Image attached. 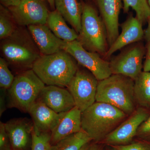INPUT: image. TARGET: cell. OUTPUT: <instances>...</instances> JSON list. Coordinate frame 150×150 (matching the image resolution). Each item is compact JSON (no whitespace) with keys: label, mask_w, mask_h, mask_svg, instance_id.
<instances>
[{"label":"cell","mask_w":150,"mask_h":150,"mask_svg":"<svg viewBox=\"0 0 150 150\" xmlns=\"http://www.w3.org/2000/svg\"><path fill=\"white\" fill-rule=\"evenodd\" d=\"M66 21L56 10L49 13L46 25L54 35L67 42L78 39L79 33L74 28L69 27Z\"/></svg>","instance_id":"ffe728a7"},{"label":"cell","mask_w":150,"mask_h":150,"mask_svg":"<svg viewBox=\"0 0 150 150\" xmlns=\"http://www.w3.org/2000/svg\"><path fill=\"white\" fill-rule=\"evenodd\" d=\"M124 13L132 8L136 13V17L142 24L147 21L150 17V7L147 0H123Z\"/></svg>","instance_id":"603a6c76"},{"label":"cell","mask_w":150,"mask_h":150,"mask_svg":"<svg viewBox=\"0 0 150 150\" xmlns=\"http://www.w3.org/2000/svg\"><path fill=\"white\" fill-rule=\"evenodd\" d=\"M103 148L102 143L93 142L91 144L88 150H103Z\"/></svg>","instance_id":"d6a6232c"},{"label":"cell","mask_w":150,"mask_h":150,"mask_svg":"<svg viewBox=\"0 0 150 150\" xmlns=\"http://www.w3.org/2000/svg\"><path fill=\"white\" fill-rule=\"evenodd\" d=\"M63 50L73 56L78 64L91 72L98 80L101 81L112 74L109 62L98 53L86 50L77 40L64 42Z\"/></svg>","instance_id":"ba28073f"},{"label":"cell","mask_w":150,"mask_h":150,"mask_svg":"<svg viewBox=\"0 0 150 150\" xmlns=\"http://www.w3.org/2000/svg\"><path fill=\"white\" fill-rule=\"evenodd\" d=\"M24 29L17 28L9 37L3 39L1 51L4 59L14 67L23 71L32 69L40 56L32 37Z\"/></svg>","instance_id":"277c9868"},{"label":"cell","mask_w":150,"mask_h":150,"mask_svg":"<svg viewBox=\"0 0 150 150\" xmlns=\"http://www.w3.org/2000/svg\"><path fill=\"white\" fill-rule=\"evenodd\" d=\"M146 49V60L143 65V71L144 72H150V41H147Z\"/></svg>","instance_id":"4dcf8cb0"},{"label":"cell","mask_w":150,"mask_h":150,"mask_svg":"<svg viewBox=\"0 0 150 150\" xmlns=\"http://www.w3.org/2000/svg\"><path fill=\"white\" fill-rule=\"evenodd\" d=\"M8 9L20 26L46 24L49 13L44 0H21L18 5Z\"/></svg>","instance_id":"8fae6325"},{"label":"cell","mask_w":150,"mask_h":150,"mask_svg":"<svg viewBox=\"0 0 150 150\" xmlns=\"http://www.w3.org/2000/svg\"><path fill=\"white\" fill-rule=\"evenodd\" d=\"M51 146V133H38L33 127L31 150H49Z\"/></svg>","instance_id":"d4e9b609"},{"label":"cell","mask_w":150,"mask_h":150,"mask_svg":"<svg viewBox=\"0 0 150 150\" xmlns=\"http://www.w3.org/2000/svg\"><path fill=\"white\" fill-rule=\"evenodd\" d=\"M21 0H0L3 6L9 8L16 6L20 3Z\"/></svg>","instance_id":"1f68e13d"},{"label":"cell","mask_w":150,"mask_h":150,"mask_svg":"<svg viewBox=\"0 0 150 150\" xmlns=\"http://www.w3.org/2000/svg\"><path fill=\"white\" fill-rule=\"evenodd\" d=\"M77 40L86 50L104 57L109 48L104 22L96 10L89 4H83L81 28Z\"/></svg>","instance_id":"8992f818"},{"label":"cell","mask_w":150,"mask_h":150,"mask_svg":"<svg viewBox=\"0 0 150 150\" xmlns=\"http://www.w3.org/2000/svg\"><path fill=\"white\" fill-rule=\"evenodd\" d=\"M150 115V110L141 107L137 109L101 143L112 146H121L131 143L136 137L140 125Z\"/></svg>","instance_id":"30bf717a"},{"label":"cell","mask_w":150,"mask_h":150,"mask_svg":"<svg viewBox=\"0 0 150 150\" xmlns=\"http://www.w3.org/2000/svg\"><path fill=\"white\" fill-rule=\"evenodd\" d=\"M136 137L140 140L150 141V115L139 127Z\"/></svg>","instance_id":"83f0119b"},{"label":"cell","mask_w":150,"mask_h":150,"mask_svg":"<svg viewBox=\"0 0 150 150\" xmlns=\"http://www.w3.org/2000/svg\"><path fill=\"white\" fill-rule=\"evenodd\" d=\"M145 49L139 42L127 46L109 62L112 74H121L135 81L142 71Z\"/></svg>","instance_id":"9c48e42d"},{"label":"cell","mask_w":150,"mask_h":150,"mask_svg":"<svg viewBox=\"0 0 150 150\" xmlns=\"http://www.w3.org/2000/svg\"><path fill=\"white\" fill-rule=\"evenodd\" d=\"M28 113L31 116L34 130L38 133H51L64 112L57 113L43 103L37 100Z\"/></svg>","instance_id":"e0dca14e"},{"label":"cell","mask_w":150,"mask_h":150,"mask_svg":"<svg viewBox=\"0 0 150 150\" xmlns=\"http://www.w3.org/2000/svg\"><path fill=\"white\" fill-rule=\"evenodd\" d=\"M148 4H149V6L150 7V0H147Z\"/></svg>","instance_id":"74e56055"},{"label":"cell","mask_w":150,"mask_h":150,"mask_svg":"<svg viewBox=\"0 0 150 150\" xmlns=\"http://www.w3.org/2000/svg\"><path fill=\"white\" fill-rule=\"evenodd\" d=\"M7 95V90L1 88V96H0V116H1L3 113L6 109L7 106L6 105V96Z\"/></svg>","instance_id":"f546056e"},{"label":"cell","mask_w":150,"mask_h":150,"mask_svg":"<svg viewBox=\"0 0 150 150\" xmlns=\"http://www.w3.org/2000/svg\"><path fill=\"white\" fill-rule=\"evenodd\" d=\"M96 1L101 18L106 28L108 43L109 47L119 35L118 19L122 8L121 0Z\"/></svg>","instance_id":"2e32d148"},{"label":"cell","mask_w":150,"mask_h":150,"mask_svg":"<svg viewBox=\"0 0 150 150\" xmlns=\"http://www.w3.org/2000/svg\"><path fill=\"white\" fill-rule=\"evenodd\" d=\"M79 64L64 50L48 55H41L32 69L46 86L67 88L74 77Z\"/></svg>","instance_id":"7a4b0ae2"},{"label":"cell","mask_w":150,"mask_h":150,"mask_svg":"<svg viewBox=\"0 0 150 150\" xmlns=\"http://www.w3.org/2000/svg\"><path fill=\"white\" fill-rule=\"evenodd\" d=\"M81 112L76 106L70 111L64 112L59 123L51 131V146L82 130Z\"/></svg>","instance_id":"ac0fdd59"},{"label":"cell","mask_w":150,"mask_h":150,"mask_svg":"<svg viewBox=\"0 0 150 150\" xmlns=\"http://www.w3.org/2000/svg\"><path fill=\"white\" fill-rule=\"evenodd\" d=\"M91 143H89L84 146L80 150H88Z\"/></svg>","instance_id":"8d00e7d4"},{"label":"cell","mask_w":150,"mask_h":150,"mask_svg":"<svg viewBox=\"0 0 150 150\" xmlns=\"http://www.w3.org/2000/svg\"><path fill=\"white\" fill-rule=\"evenodd\" d=\"M103 150H119L114 147V146H109L107 145L106 147L103 148Z\"/></svg>","instance_id":"d590c367"},{"label":"cell","mask_w":150,"mask_h":150,"mask_svg":"<svg viewBox=\"0 0 150 150\" xmlns=\"http://www.w3.org/2000/svg\"><path fill=\"white\" fill-rule=\"evenodd\" d=\"M45 86L32 69L22 71L7 90V107L28 113Z\"/></svg>","instance_id":"5b68a950"},{"label":"cell","mask_w":150,"mask_h":150,"mask_svg":"<svg viewBox=\"0 0 150 150\" xmlns=\"http://www.w3.org/2000/svg\"><path fill=\"white\" fill-rule=\"evenodd\" d=\"M134 95L139 107L150 110V72L142 71L134 81Z\"/></svg>","instance_id":"44dd1931"},{"label":"cell","mask_w":150,"mask_h":150,"mask_svg":"<svg viewBox=\"0 0 150 150\" xmlns=\"http://www.w3.org/2000/svg\"><path fill=\"white\" fill-rule=\"evenodd\" d=\"M56 10L79 33L81 28L83 4L77 0H54Z\"/></svg>","instance_id":"d6986e66"},{"label":"cell","mask_w":150,"mask_h":150,"mask_svg":"<svg viewBox=\"0 0 150 150\" xmlns=\"http://www.w3.org/2000/svg\"><path fill=\"white\" fill-rule=\"evenodd\" d=\"M148 26L144 31V38L147 41H150V17L148 18Z\"/></svg>","instance_id":"836d02e7"},{"label":"cell","mask_w":150,"mask_h":150,"mask_svg":"<svg viewBox=\"0 0 150 150\" xmlns=\"http://www.w3.org/2000/svg\"><path fill=\"white\" fill-rule=\"evenodd\" d=\"M142 24L137 17L131 16L121 25V32L108 48L105 58H110L113 53L125 46L139 42L144 36Z\"/></svg>","instance_id":"5bb4252c"},{"label":"cell","mask_w":150,"mask_h":150,"mask_svg":"<svg viewBox=\"0 0 150 150\" xmlns=\"http://www.w3.org/2000/svg\"><path fill=\"white\" fill-rule=\"evenodd\" d=\"M37 100L58 113L68 112L76 106L68 89L58 86H45Z\"/></svg>","instance_id":"4fadbf2b"},{"label":"cell","mask_w":150,"mask_h":150,"mask_svg":"<svg viewBox=\"0 0 150 150\" xmlns=\"http://www.w3.org/2000/svg\"><path fill=\"white\" fill-rule=\"evenodd\" d=\"M114 146L119 150H150V141L140 140L129 144Z\"/></svg>","instance_id":"4316f807"},{"label":"cell","mask_w":150,"mask_h":150,"mask_svg":"<svg viewBox=\"0 0 150 150\" xmlns=\"http://www.w3.org/2000/svg\"><path fill=\"white\" fill-rule=\"evenodd\" d=\"M128 116L111 105L96 102L81 112L82 129L92 142L101 143Z\"/></svg>","instance_id":"6da1fadb"},{"label":"cell","mask_w":150,"mask_h":150,"mask_svg":"<svg viewBox=\"0 0 150 150\" xmlns=\"http://www.w3.org/2000/svg\"><path fill=\"white\" fill-rule=\"evenodd\" d=\"M98 82L91 72L84 67L79 66L67 88L72 96L76 107L82 112L96 102Z\"/></svg>","instance_id":"52a82bcc"},{"label":"cell","mask_w":150,"mask_h":150,"mask_svg":"<svg viewBox=\"0 0 150 150\" xmlns=\"http://www.w3.org/2000/svg\"><path fill=\"white\" fill-rule=\"evenodd\" d=\"M47 1L52 9H53V11L55 10V6L54 0H47Z\"/></svg>","instance_id":"e575fe53"},{"label":"cell","mask_w":150,"mask_h":150,"mask_svg":"<svg viewBox=\"0 0 150 150\" xmlns=\"http://www.w3.org/2000/svg\"><path fill=\"white\" fill-rule=\"evenodd\" d=\"M12 150H30L33 124L26 118H14L4 123Z\"/></svg>","instance_id":"7c38bea8"},{"label":"cell","mask_w":150,"mask_h":150,"mask_svg":"<svg viewBox=\"0 0 150 150\" xmlns=\"http://www.w3.org/2000/svg\"><path fill=\"white\" fill-rule=\"evenodd\" d=\"M96 101L111 105L129 116L137 108L134 81L123 75L112 74L98 81Z\"/></svg>","instance_id":"3957f363"},{"label":"cell","mask_w":150,"mask_h":150,"mask_svg":"<svg viewBox=\"0 0 150 150\" xmlns=\"http://www.w3.org/2000/svg\"><path fill=\"white\" fill-rule=\"evenodd\" d=\"M0 150H12L4 123L0 122Z\"/></svg>","instance_id":"f1b7e54d"},{"label":"cell","mask_w":150,"mask_h":150,"mask_svg":"<svg viewBox=\"0 0 150 150\" xmlns=\"http://www.w3.org/2000/svg\"><path fill=\"white\" fill-rule=\"evenodd\" d=\"M91 142V138L82 130L52 145L49 150H80L84 146Z\"/></svg>","instance_id":"7402d4cb"},{"label":"cell","mask_w":150,"mask_h":150,"mask_svg":"<svg viewBox=\"0 0 150 150\" xmlns=\"http://www.w3.org/2000/svg\"><path fill=\"white\" fill-rule=\"evenodd\" d=\"M28 28L41 55H51L63 50L64 41L56 37L46 24L30 25Z\"/></svg>","instance_id":"9a60e30c"},{"label":"cell","mask_w":150,"mask_h":150,"mask_svg":"<svg viewBox=\"0 0 150 150\" xmlns=\"http://www.w3.org/2000/svg\"><path fill=\"white\" fill-rule=\"evenodd\" d=\"M8 64L4 58H0V87L8 90L11 87L15 77L9 69Z\"/></svg>","instance_id":"484cf974"},{"label":"cell","mask_w":150,"mask_h":150,"mask_svg":"<svg viewBox=\"0 0 150 150\" xmlns=\"http://www.w3.org/2000/svg\"><path fill=\"white\" fill-rule=\"evenodd\" d=\"M14 21L11 15L3 6L0 11V39L2 40L10 36L16 31Z\"/></svg>","instance_id":"cb8c5ba5"}]
</instances>
